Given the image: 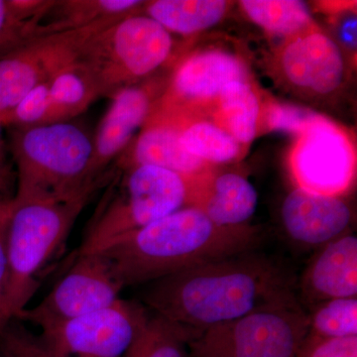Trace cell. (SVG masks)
<instances>
[{"label": "cell", "mask_w": 357, "mask_h": 357, "mask_svg": "<svg viewBox=\"0 0 357 357\" xmlns=\"http://www.w3.org/2000/svg\"><path fill=\"white\" fill-rule=\"evenodd\" d=\"M297 283L290 268L252 250L148 283L142 300L197 337L211 326L299 300Z\"/></svg>", "instance_id": "obj_1"}, {"label": "cell", "mask_w": 357, "mask_h": 357, "mask_svg": "<svg viewBox=\"0 0 357 357\" xmlns=\"http://www.w3.org/2000/svg\"><path fill=\"white\" fill-rule=\"evenodd\" d=\"M260 243L256 227H218L199 208L187 206L121 237L100 253L126 287L257 250Z\"/></svg>", "instance_id": "obj_2"}, {"label": "cell", "mask_w": 357, "mask_h": 357, "mask_svg": "<svg viewBox=\"0 0 357 357\" xmlns=\"http://www.w3.org/2000/svg\"><path fill=\"white\" fill-rule=\"evenodd\" d=\"M93 192L66 199H13L6 232L7 274L0 326L16 319L64 251L70 230Z\"/></svg>", "instance_id": "obj_3"}, {"label": "cell", "mask_w": 357, "mask_h": 357, "mask_svg": "<svg viewBox=\"0 0 357 357\" xmlns=\"http://www.w3.org/2000/svg\"><path fill=\"white\" fill-rule=\"evenodd\" d=\"M11 150L17 166L14 199H66L95 192L89 172L93 143L81 126L70 122L18 128Z\"/></svg>", "instance_id": "obj_4"}, {"label": "cell", "mask_w": 357, "mask_h": 357, "mask_svg": "<svg viewBox=\"0 0 357 357\" xmlns=\"http://www.w3.org/2000/svg\"><path fill=\"white\" fill-rule=\"evenodd\" d=\"M201 180L161 167L129 166L126 176L112 183L102 197L79 255L100 252L121 237L192 206Z\"/></svg>", "instance_id": "obj_5"}, {"label": "cell", "mask_w": 357, "mask_h": 357, "mask_svg": "<svg viewBox=\"0 0 357 357\" xmlns=\"http://www.w3.org/2000/svg\"><path fill=\"white\" fill-rule=\"evenodd\" d=\"M172 49L170 32L149 16L133 13L95 33L84 45L79 63L98 96L112 98L153 74Z\"/></svg>", "instance_id": "obj_6"}, {"label": "cell", "mask_w": 357, "mask_h": 357, "mask_svg": "<svg viewBox=\"0 0 357 357\" xmlns=\"http://www.w3.org/2000/svg\"><path fill=\"white\" fill-rule=\"evenodd\" d=\"M307 333V311L296 300L208 328L190 342L189 356L297 357Z\"/></svg>", "instance_id": "obj_7"}, {"label": "cell", "mask_w": 357, "mask_h": 357, "mask_svg": "<svg viewBox=\"0 0 357 357\" xmlns=\"http://www.w3.org/2000/svg\"><path fill=\"white\" fill-rule=\"evenodd\" d=\"M119 20L34 37L0 58V119L35 86L77 64L88 40Z\"/></svg>", "instance_id": "obj_8"}, {"label": "cell", "mask_w": 357, "mask_h": 357, "mask_svg": "<svg viewBox=\"0 0 357 357\" xmlns=\"http://www.w3.org/2000/svg\"><path fill=\"white\" fill-rule=\"evenodd\" d=\"M124 286L102 253L79 255L65 276L38 305L26 307L17 319L43 331L112 307Z\"/></svg>", "instance_id": "obj_9"}, {"label": "cell", "mask_w": 357, "mask_h": 357, "mask_svg": "<svg viewBox=\"0 0 357 357\" xmlns=\"http://www.w3.org/2000/svg\"><path fill=\"white\" fill-rule=\"evenodd\" d=\"M289 168L296 188L344 197L356 182V148L344 129L323 116L298 136Z\"/></svg>", "instance_id": "obj_10"}, {"label": "cell", "mask_w": 357, "mask_h": 357, "mask_svg": "<svg viewBox=\"0 0 357 357\" xmlns=\"http://www.w3.org/2000/svg\"><path fill=\"white\" fill-rule=\"evenodd\" d=\"M149 312L119 299L112 307L42 332L55 357H123Z\"/></svg>", "instance_id": "obj_11"}, {"label": "cell", "mask_w": 357, "mask_h": 357, "mask_svg": "<svg viewBox=\"0 0 357 357\" xmlns=\"http://www.w3.org/2000/svg\"><path fill=\"white\" fill-rule=\"evenodd\" d=\"M236 81H249L248 68L241 58L220 49L196 52L176 68L157 103L192 114L201 105H213L222 89Z\"/></svg>", "instance_id": "obj_12"}, {"label": "cell", "mask_w": 357, "mask_h": 357, "mask_svg": "<svg viewBox=\"0 0 357 357\" xmlns=\"http://www.w3.org/2000/svg\"><path fill=\"white\" fill-rule=\"evenodd\" d=\"M276 66L286 83L307 95H330L344 79L340 47L317 26L285 40L277 52Z\"/></svg>", "instance_id": "obj_13"}, {"label": "cell", "mask_w": 357, "mask_h": 357, "mask_svg": "<svg viewBox=\"0 0 357 357\" xmlns=\"http://www.w3.org/2000/svg\"><path fill=\"white\" fill-rule=\"evenodd\" d=\"M354 213L344 197L326 196L296 188L281 206L286 236L296 245L317 249L349 234Z\"/></svg>", "instance_id": "obj_14"}, {"label": "cell", "mask_w": 357, "mask_h": 357, "mask_svg": "<svg viewBox=\"0 0 357 357\" xmlns=\"http://www.w3.org/2000/svg\"><path fill=\"white\" fill-rule=\"evenodd\" d=\"M298 292L305 310L324 301L357 297V237L352 232L317 249Z\"/></svg>", "instance_id": "obj_15"}, {"label": "cell", "mask_w": 357, "mask_h": 357, "mask_svg": "<svg viewBox=\"0 0 357 357\" xmlns=\"http://www.w3.org/2000/svg\"><path fill=\"white\" fill-rule=\"evenodd\" d=\"M112 98V105L93 139V159L89 172L91 183L105 180L103 171L128 146L154 105L151 89L138 84L122 89Z\"/></svg>", "instance_id": "obj_16"}, {"label": "cell", "mask_w": 357, "mask_h": 357, "mask_svg": "<svg viewBox=\"0 0 357 357\" xmlns=\"http://www.w3.org/2000/svg\"><path fill=\"white\" fill-rule=\"evenodd\" d=\"M152 165L201 180L211 166L192 156L182 144L177 121L168 110L154 105L134 143L130 165Z\"/></svg>", "instance_id": "obj_17"}, {"label": "cell", "mask_w": 357, "mask_h": 357, "mask_svg": "<svg viewBox=\"0 0 357 357\" xmlns=\"http://www.w3.org/2000/svg\"><path fill=\"white\" fill-rule=\"evenodd\" d=\"M258 192L243 174L215 173L202 178L192 206L218 227H243L255 215Z\"/></svg>", "instance_id": "obj_18"}, {"label": "cell", "mask_w": 357, "mask_h": 357, "mask_svg": "<svg viewBox=\"0 0 357 357\" xmlns=\"http://www.w3.org/2000/svg\"><path fill=\"white\" fill-rule=\"evenodd\" d=\"M144 1L138 0H70L51 1L33 30L34 37L72 31L103 21L119 20L135 13Z\"/></svg>", "instance_id": "obj_19"}, {"label": "cell", "mask_w": 357, "mask_h": 357, "mask_svg": "<svg viewBox=\"0 0 357 357\" xmlns=\"http://www.w3.org/2000/svg\"><path fill=\"white\" fill-rule=\"evenodd\" d=\"M158 105V103H157ZM168 110L175 117L185 149L208 165L234 161L241 153L243 145L213 121L194 117L187 112Z\"/></svg>", "instance_id": "obj_20"}, {"label": "cell", "mask_w": 357, "mask_h": 357, "mask_svg": "<svg viewBox=\"0 0 357 357\" xmlns=\"http://www.w3.org/2000/svg\"><path fill=\"white\" fill-rule=\"evenodd\" d=\"M213 116L239 143L248 145L255 139L261 114L259 98L249 81L231 82L222 89L211 105Z\"/></svg>", "instance_id": "obj_21"}, {"label": "cell", "mask_w": 357, "mask_h": 357, "mask_svg": "<svg viewBox=\"0 0 357 357\" xmlns=\"http://www.w3.org/2000/svg\"><path fill=\"white\" fill-rule=\"evenodd\" d=\"M146 15L168 32L191 35L217 25L229 2L223 0H156L147 2Z\"/></svg>", "instance_id": "obj_22"}, {"label": "cell", "mask_w": 357, "mask_h": 357, "mask_svg": "<svg viewBox=\"0 0 357 357\" xmlns=\"http://www.w3.org/2000/svg\"><path fill=\"white\" fill-rule=\"evenodd\" d=\"M48 84V114L45 124L68 122L83 114L98 93L86 70L79 62L63 70Z\"/></svg>", "instance_id": "obj_23"}, {"label": "cell", "mask_w": 357, "mask_h": 357, "mask_svg": "<svg viewBox=\"0 0 357 357\" xmlns=\"http://www.w3.org/2000/svg\"><path fill=\"white\" fill-rule=\"evenodd\" d=\"M239 6L268 34L285 40L317 26L306 4L297 0H243Z\"/></svg>", "instance_id": "obj_24"}, {"label": "cell", "mask_w": 357, "mask_h": 357, "mask_svg": "<svg viewBox=\"0 0 357 357\" xmlns=\"http://www.w3.org/2000/svg\"><path fill=\"white\" fill-rule=\"evenodd\" d=\"M195 337L188 328L149 312L123 357H188Z\"/></svg>", "instance_id": "obj_25"}, {"label": "cell", "mask_w": 357, "mask_h": 357, "mask_svg": "<svg viewBox=\"0 0 357 357\" xmlns=\"http://www.w3.org/2000/svg\"><path fill=\"white\" fill-rule=\"evenodd\" d=\"M307 333L326 337L357 335V297L324 301L307 312Z\"/></svg>", "instance_id": "obj_26"}, {"label": "cell", "mask_w": 357, "mask_h": 357, "mask_svg": "<svg viewBox=\"0 0 357 357\" xmlns=\"http://www.w3.org/2000/svg\"><path fill=\"white\" fill-rule=\"evenodd\" d=\"M0 356L55 357L41 335L30 332L17 319L0 326Z\"/></svg>", "instance_id": "obj_27"}, {"label": "cell", "mask_w": 357, "mask_h": 357, "mask_svg": "<svg viewBox=\"0 0 357 357\" xmlns=\"http://www.w3.org/2000/svg\"><path fill=\"white\" fill-rule=\"evenodd\" d=\"M263 123L270 131H280L300 136L324 115L304 107L281 102H270L262 110Z\"/></svg>", "instance_id": "obj_28"}, {"label": "cell", "mask_w": 357, "mask_h": 357, "mask_svg": "<svg viewBox=\"0 0 357 357\" xmlns=\"http://www.w3.org/2000/svg\"><path fill=\"white\" fill-rule=\"evenodd\" d=\"M35 22L21 18L9 0H0V58L32 38Z\"/></svg>", "instance_id": "obj_29"}, {"label": "cell", "mask_w": 357, "mask_h": 357, "mask_svg": "<svg viewBox=\"0 0 357 357\" xmlns=\"http://www.w3.org/2000/svg\"><path fill=\"white\" fill-rule=\"evenodd\" d=\"M297 357H357V335L326 337L307 333Z\"/></svg>", "instance_id": "obj_30"}, {"label": "cell", "mask_w": 357, "mask_h": 357, "mask_svg": "<svg viewBox=\"0 0 357 357\" xmlns=\"http://www.w3.org/2000/svg\"><path fill=\"white\" fill-rule=\"evenodd\" d=\"M13 199L0 204V302H1L6 283V232Z\"/></svg>", "instance_id": "obj_31"}, {"label": "cell", "mask_w": 357, "mask_h": 357, "mask_svg": "<svg viewBox=\"0 0 357 357\" xmlns=\"http://www.w3.org/2000/svg\"><path fill=\"white\" fill-rule=\"evenodd\" d=\"M1 150V149H0ZM0 151V204L11 201L13 198L7 197V192L10 188V183L13 181V174L8 165L4 162Z\"/></svg>", "instance_id": "obj_32"}, {"label": "cell", "mask_w": 357, "mask_h": 357, "mask_svg": "<svg viewBox=\"0 0 357 357\" xmlns=\"http://www.w3.org/2000/svg\"><path fill=\"white\" fill-rule=\"evenodd\" d=\"M342 38L347 44L351 46L356 45V20H351L349 22L342 26Z\"/></svg>", "instance_id": "obj_33"}, {"label": "cell", "mask_w": 357, "mask_h": 357, "mask_svg": "<svg viewBox=\"0 0 357 357\" xmlns=\"http://www.w3.org/2000/svg\"><path fill=\"white\" fill-rule=\"evenodd\" d=\"M1 128H2V126H1V123H0V135H1ZM0 146H1V145H0Z\"/></svg>", "instance_id": "obj_34"}, {"label": "cell", "mask_w": 357, "mask_h": 357, "mask_svg": "<svg viewBox=\"0 0 357 357\" xmlns=\"http://www.w3.org/2000/svg\"><path fill=\"white\" fill-rule=\"evenodd\" d=\"M0 149H1V146H0Z\"/></svg>", "instance_id": "obj_35"}]
</instances>
